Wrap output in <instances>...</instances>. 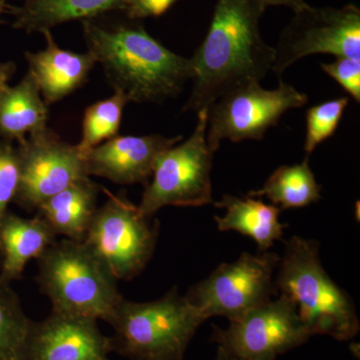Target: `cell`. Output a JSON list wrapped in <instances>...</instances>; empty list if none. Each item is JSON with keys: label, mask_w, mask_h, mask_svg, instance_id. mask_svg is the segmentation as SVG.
I'll use <instances>...</instances> for the list:
<instances>
[{"label": "cell", "mask_w": 360, "mask_h": 360, "mask_svg": "<svg viewBox=\"0 0 360 360\" xmlns=\"http://www.w3.org/2000/svg\"><path fill=\"white\" fill-rule=\"evenodd\" d=\"M279 262L276 252L243 253L236 262L219 264L207 278L193 286L186 293L187 302L206 321L212 316L236 321L277 296L274 277Z\"/></svg>", "instance_id": "9"}, {"label": "cell", "mask_w": 360, "mask_h": 360, "mask_svg": "<svg viewBox=\"0 0 360 360\" xmlns=\"http://www.w3.org/2000/svg\"><path fill=\"white\" fill-rule=\"evenodd\" d=\"M274 49L271 71L279 78L296 61L314 54L360 59V9L354 4L305 6L295 13Z\"/></svg>", "instance_id": "10"}, {"label": "cell", "mask_w": 360, "mask_h": 360, "mask_svg": "<svg viewBox=\"0 0 360 360\" xmlns=\"http://www.w3.org/2000/svg\"><path fill=\"white\" fill-rule=\"evenodd\" d=\"M58 240L46 220L25 219L8 212L0 224V281L11 284L22 276L28 262L39 259Z\"/></svg>", "instance_id": "16"}, {"label": "cell", "mask_w": 360, "mask_h": 360, "mask_svg": "<svg viewBox=\"0 0 360 360\" xmlns=\"http://www.w3.org/2000/svg\"><path fill=\"white\" fill-rule=\"evenodd\" d=\"M309 97L279 78L276 89H265L250 82L219 97L208 110L206 141L213 153L220 142L260 141L284 113L302 108Z\"/></svg>", "instance_id": "8"}, {"label": "cell", "mask_w": 360, "mask_h": 360, "mask_svg": "<svg viewBox=\"0 0 360 360\" xmlns=\"http://www.w3.org/2000/svg\"><path fill=\"white\" fill-rule=\"evenodd\" d=\"M205 317L172 288L160 300L118 302L110 324L112 352L129 360H184Z\"/></svg>", "instance_id": "4"}, {"label": "cell", "mask_w": 360, "mask_h": 360, "mask_svg": "<svg viewBox=\"0 0 360 360\" xmlns=\"http://www.w3.org/2000/svg\"><path fill=\"white\" fill-rule=\"evenodd\" d=\"M212 328V342L246 360H276L311 338L295 303L283 295L250 309L229 328Z\"/></svg>", "instance_id": "11"}, {"label": "cell", "mask_w": 360, "mask_h": 360, "mask_svg": "<svg viewBox=\"0 0 360 360\" xmlns=\"http://www.w3.org/2000/svg\"><path fill=\"white\" fill-rule=\"evenodd\" d=\"M16 65L13 61H7V63H0V94L7 86L11 78L15 73Z\"/></svg>", "instance_id": "29"}, {"label": "cell", "mask_w": 360, "mask_h": 360, "mask_svg": "<svg viewBox=\"0 0 360 360\" xmlns=\"http://www.w3.org/2000/svg\"><path fill=\"white\" fill-rule=\"evenodd\" d=\"M139 212L124 194L108 193L84 239L116 281H131L146 269L158 243L160 224Z\"/></svg>", "instance_id": "7"}, {"label": "cell", "mask_w": 360, "mask_h": 360, "mask_svg": "<svg viewBox=\"0 0 360 360\" xmlns=\"http://www.w3.org/2000/svg\"><path fill=\"white\" fill-rule=\"evenodd\" d=\"M20 184L14 201L27 212L77 180L89 177L77 146L61 141L47 127L18 144ZM90 177V176H89Z\"/></svg>", "instance_id": "12"}, {"label": "cell", "mask_w": 360, "mask_h": 360, "mask_svg": "<svg viewBox=\"0 0 360 360\" xmlns=\"http://www.w3.org/2000/svg\"><path fill=\"white\" fill-rule=\"evenodd\" d=\"M111 352L96 319L51 309L44 321L30 322L20 360H111Z\"/></svg>", "instance_id": "13"}, {"label": "cell", "mask_w": 360, "mask_h": 360, "mask_svg": "<svg viewBox=\"0 0 360 360\" xmlns=\"http://www.w3.org/2000/svg\"><path fill=\"white\" fill-rule=\"evenodd\" d=\"M184 136L160 134L115 136L84 155L89 176L103 177L122 186L148 184L158 156L182 141Z\"/></svg>", "instance_id": "14"}, {"label": "cell", "mask_w": 360, "mask_h": 360, "mask_svg": "<svg viewBox=\"0 0 360 360\" xmlns=\"http://www.w3.org/2000/svg\"><path fill=\"white\" fill-rule=\"evenodd\" d=\"M321 68L357 103H360V59L336 58L333 63H322Z\"/></svg>", "instance_id": "26"}, {"label": "cell", "mask_w": 360, "mask_h": 360, "mask_svg": "<svg viewBox=\"0 0 360 360\" xmlns=\"http://www.w3.org/2000/svg\"><path fill=\"white\" fill-rule=\"evenodd\" d=\"M37 262V283L52 309L110 323L123 296L115 277L84 241L56 240Z\"/></svg>", "instance_id": "5"}, {"label": "cell", "mask_w": 360, "mask_h": 360, "mask_svg": "<svg viewBox=\"0 0 360 360\" xmlns=\"http://www.w3.org/2000/svg\"><path fill=\"white\" fill-rule=\"evenodd\" d=\"M265 7L267 6H286L292 9L293 13L302 11L309 6L304 0H259Z\"/></svg>", "instance_id": "28"}, {"label": "cell", "mask_w": 360, "mask_h": 360, "mask_svg": "<svg viewBox=\"0 0 360 360\" xmlns=\"http://www.w3.org/2000/svg\"><path fill=\"white\" fill-rule=\"evenodd\" d=\"M44 51L25 52L30 70L39 84L45 104L58 103L79 89L96 65V58L89 51L77 53L65 51L54 41L51 30L44 32Z\"/></svg>", "instance_id": "15"}, {"label": "cell", "mask_w": 360, "mask_h": 360, "mask_svg": "<svg viewBox=\"0 0 360 360\" xmlns=\"http://www.w3.org/2000/svg\"><path fill=\"white\" fill-rule=\"evenodd\" d=\"M98 194L99 186L84 177L47 198L37 207V214L46 220L56 236L84 241L96 212Z\"/></svg>", "instance_id": "18"}, {"label": "cell", "mask_w": 360, "mask_h": 360, "mask_svg": "<svg viewBox=\"0 0 360 360\" xmlns=\"http://www.w3.org/2000/svg\"><path fill=\"white\" fill-rule=\"evenodd\" d=\"M129 0H25L11 7L13 27L25 32H41L71 20L101 18L110 11H125Z\"/></svg>", "instance_id": "17"}, {"label": "cell", "mask_w": 360, "mask_h": 360, "mask_svg": "<svg viewBox=\"0 0 360 360\" xmlns=\"http://www.w3.org/2000/svg\"><path fill=\"white\" fill-rule=\"evenodd\" d=\"M321 187L317 184L309 160L295 165L277 168L264 186L248 193L250 198L266 196L281 210L303 207L317 202L321 198Z\"/></svg>", "instance_id": "21"}, {"label": "cell", "mask_w": 360, "mask_h": 360, "mask_svg": "<svg viewBox=\"0 0 360 360\" xmlns=\"http://www.w3.org/2000/svg\"><path fill=\"white\" fill-rule=\"evenodd\" d=\"M0 264H1V255H0Z\"/></svg>", "instance_id": "32"}, {"label": "cell", "mask_w": 360, "mask_h": 360, "mask_svg": "<svg viewBox=\"0 0 360 360\" xmlns=\"http://www.w3.org/2000/svg\"><path fill=\"white\" fill-rule=\"evenodd\" d=\"M129 101L123 92L115 90L113 96L97 101L85 110L82 122V141L77 144L85 155L99 144L117 136L123 110Z\"/></svg>", "instance_id": "22"}, {"label": "cell", "mask_w": 360, "mask_h": 360, "mask_svg": "<svg viewBox=\"0 0 360 360\" xmlns=\"http://www.w3.org/2000/svg\"><path fill=\"white\" fill-rule=\"evenodd\" d=\"M177 0H129L125 14L129 20L158 18L167 13Z\"/></svg>", "instance_id": "27"}, {"label": "cell", "mask_w": 360, "mask_h": 360, "mask_svg": "<svg viewBox=\"0 0 360 360\" xmlns=\"http://www.w3.org/2000/svg\"><path fill=\"white\" fill-rule=\"evenodd\" d=\"M30 322L11 284L0 281V360H20Z\"/></svg>", "instance_id": "23"}, {"label": "cell", "mask_w": 360, "mask_h": 360, "mask_svg": "<svg viewBox=\"0 0 360 360\" xmlns=\"http://www.w3.org/2000/svg\"><path fill=\"white\" fill-rule=\"evenodd\" d=\"M20 172L18 148L13 142L0 141V224L18 193Z\"/></svg>", "instance_id": "25"}, {"label": "cell", "mask_w": 360, "mask_h": 360, "mask_svg": "<svg viewBox=\"0 0 360 360\" xmlns=\"http://www.w3.org/2000/svg\"><path fill=\"white\" fill-rule=\"evenodd\" d=\"M49 110L32 73L0 94V135L4 141L23 143L47 129Z\"/></svg>", "instance_id": "19"}, {"label": "cell", "mask_w": 360, "mask_h": 360, "mask_svg": "<svg viewBox=\"0 0 360 360\" xmlns=\"http://www.w3.org/2000/svg\"><path fill=\"white\" fill-rule=\"evenodd\" d=\"M208 110L198 113L193 134L161 153L146 186L139 212L153 217L165 206H202L212 203L213 155L206 141Z\"/></svg>", "instance_id": "6"}, {"label": "cell", "mask_w": 360, "mask_h": 360, "mask_svg": "<svg viewBox=\"0 0 360 360\" xmlns=\"http://www.w3.org/2000/svg\"><path fill=\"white\" fill-rule=\"evenodd\" d=\"M285 245L274 281L277 295L295 303L310 336L352 340L360 328L354 303L322 267L319 243L293 236Z\"/></svg>", "instance_id": "3"}, {"label": "cell", "mask_w": 360, "mask_h": 360, "mask_svg": "<svg viewBox=\"0 0 360 360\" xmlns=\"http://www.w3.org/2000/svg\"><path fill=\"white\" fill-rule=\"evenodd\" d=\"M259 0H217L202 44L189 58L193 90L182 111L210 110L219 97L264 79L274 65V47L262 39Z\"/></svg>", "instance_id": "1"}, {"label": "cell", "mask_w": 360, "mask_h": 360, "mask_svg": "<svg viewBox=\"0 0 360 360\" xmlns=\"http://www.w3.org/2000/svg\"><path fill=\"white\" fill-rule=\"evenodd\" d=\"M348 104L349 98L343 96L312 106L307 110L304 141L307 155L314 153L321 142L335 134Z\"/></svg>", "instance_id": "24"}, {"label": "cell", "mask_w": 360, "mask_h": 360, "mask_svg": "<svg viewBox=\"0 0 360 360\" xmlns=\"http://www.w3.org/2000/svg\"><path fill=\"white\" fill-rule=\"evenodd\" d=\"M215 207L225 210L224 217H215L220 231H236L250 236L257 243L260 252L269 251L274 241L281 240L286 225L279 221L281 208L265 205L253 198H236L224 194L214 202Z\"/></svg>", "instance_id": "20"}, {"label": "cell", "mask_w": 360, "mask_h": 360, "mask_svg": "<svg viewBox=\"0 0 360 360\" xmlns=\"http://www.w3.org/2000/svg\"><path fill=\"white\" fill-rule=\"evenodd\" d=\"M214 360H246L240 359V357L236 356V355L229 354V352L224 350V348L217 347V357Z\"/></svg>", "instance_id": "30"}, {"label": "cell", "mask_w": 360, "mask_h": 360, "mask_svg": "<svg viewBox=\"0 0 360 360\" xmlns=\"http://www.w3.org/2000/svg\"><path fill=\"white\" fill-rule=\"evenodd\" d=\"M11 0H0V15L4 13H9L11 11V4H9Z\"/></svg>", "instance_id": "31"}, {"label": "cell", "mask_w": 360, "mask_h": 360, "mask_svg": "<svg viewBox=\"0 0 360 360\" xmlns=\"http://www.w3.org/2000/svg\"><path fill=\"white\" fill-rule=\"evenodd\" d=\"M82 26L87 51L103 65L113 89L132 103H163L193 80L189 58L170 51L139 20L106 22L96 18L82 21Z\"/></svg>", "instance_id": "2"}]
</instances>
